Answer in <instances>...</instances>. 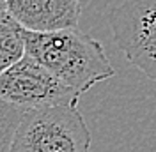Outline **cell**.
I'll list each match as a JSON object with an SVG mask.
<instances>
[{
    "mask_svg": "<svg viewBox=\"0 0 156 152\" xmlns=\"http://www.w3.org/2000/svg\"><path fill=\"white\" fill-rule=\"evenodd\" d=\"M76 2H96V0H76Z\"/></svg>",
    "mask_w": 156,
    "mask_h": 152,
    "instance_id": "cell-9",
    "label": "cell"
},
{
    "mask_svg": "<svg viewBox=\"0 0 156 152\" xmlns=\"http://www.w3.org/2000/svg\"><path fill=\"white\" fill-rule=\"evenodd\" d=\"M25 55V29L9 11L0 12V73L20 62Z\"/></svg>",
    "mask_w": 156,
    "mask_h": 152,
    "instance_id": "cell-6",
    "label": "cell"
},
{
    "mask_svg": "<svg viewBox=\"0 0 156 152\" xmlns=\"http://www.w3.org/2000/svg\"><path fill=\"white\" fill-rule=\"evenodd\" d=\"M27 55L82 95L115 74L103 44L76 29L32 32L25 29Z\"/></svg>",
    "mask_w": 156,
    "mask_h": 152,
    "instance_id": "cell-1",
    "label": "cell"
},
{
    "mask_svg": "<svg viewBox=\"0 0 156 152\" xmlns=\"http://www.w3.org/2000/svg\"><path fill=\"white\" fill-rule=\"evenodd\" d=\"M117 48L131 66L156 80V0H126L110 12Z\"/></svg>",
    "mask_w": 156,
    "mask_h": 152,
    "instance_id": "cell-3",
    "label": "cell"
},
{
    "mask_svg": "<svg viewBox=\"0 0 156 152\" xmlns=\"http://www.w3.org/2000/svg\"><path fill=\"white\" fill-rule=\"evenodd\" d=\"M7 11L23 29L32 32L76 29L80 21L76 0H7Z\"/></svg>",
    "mask_w": 156,
    "mask_h": 152,
    "instance_id": "cell-5",
    "label": "cell"
},
{
    "mask_svg": "<svg viewBox=\"0 0 156 152\" xmlns=\"http://www.w3.org/2000/svg\"><path fill=\"white\" fill-rule=\"evenodd\" d=\"M0 99L23 113L78 101L80 95L32 57L25 55L20 62L0 73Z\"/></svg>",
    "mask_w": 156,
    "mask_h": 152,
    "instance_id": "cell-4",
    "label": "cell"
},
{
    "mask_svg": "<svg viewBox=\"0 0 156 152\" xmlns=\"http://www.w3.org/2000/svg\"><path fill=\"white\" fill-rule=\"evenodd\" d=\"M21 112L0 99V152H11Z\"/></svg>",
    "mask_w": 156,
    "mask_h": 152,
    "instance_id": "cell-7",
    "label": "cell"
},
{
    "mask_svg": "<svg viewBox=\"0 0 156 152\" xmlns=\"http://www.w3.org/2000/svg\"><path fill=\"white\" fill-rule=\"evenodd\" d=\"M7 11V0H0V12Z\"/></svg>",
    "mask_w": 156,
    "mask_h": 152,
    "instance_id": "cell-8",
    "label": "cell"
},
{
    "mask_svg": "<svg viewBox=\"0 0 156 152\" xmlns=\"http://www.w3.org/2000/svg\"><path fill=\"white\" fill-rule=\"evenodd\" d=\"M90 131L78 101L23 112L11 152H89Z\"/></svg>",
    "mask_w": 156,
    "mask_h": 152,
    "instance_id": "cell-2",
    "label": "cell"
}]
</instances>
